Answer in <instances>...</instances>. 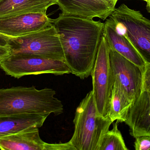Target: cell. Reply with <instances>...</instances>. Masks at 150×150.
<instances>
[{"instance_id":"obj_1","label":"cell","mask_w":150,"mask_h":150,"mask_svg":"<svg viewBox=\"0 0 150 150\" xmlns=\"http://www.w3.org/2000/svg\"><path fill=\"white\" fill-rule=\"evenodd\" d=\"M54 25L70 73L82 80L87 78L95 63L104 23L60 13L54 19Z\"/></svg>"},{"instance_id":"obj_2","label":"cell","mask_w":150,"mask_h":150,"mask_svg":"<svg viewBox=\"0 0 150 150\" xmlns=\"http://www.w3.org/2000/svg\"><path fill=\"white\" fill-rule=\"evenodd\" d=\"M55 94L53 89L38 90L34 86L0 89V116L59 115L63 112V105Z\"/></svg>"},{"instance_id":"obj_3","label":"cell","mask_w":150,"mask_h":150,"mask_svg":"<svg viewBox=\"0 0 150 150\" xmlns=\"http://www.w3.org/2000/svg\"><path fill=\"white\" fill-rule=\"evenodd\" d=\"M74 131L70 142L76 150H99L101 140L112 123L98 112L92 90L82 100L76 109Z\"/></svg>"},{"instance_id":"obj_4","label":"cell","mask_w":150,"mask_h":150,"mask_svg":"<svg viewBox=\"0 0 150 150\" xmlns=\"http://www.w3.org/2000/svg\"><path fill=\"white\" fill-rule=\"evenodd\" d=\"M4 36L10 54L33 55L64 62L62 45L54 25L18 37Z\"/></svg>"},{"instance_id":"obj_5","label":"cell","mask_w":150,"mask_h":150,"mask_svg":"<svg viewBox=\"0 0 150 150\" xmlns=\"http://www.w3.org/2000/svg\"><path fill=\"white\" fill-rule=\"evenodd\" d=\"M119 32L133 45L146 64H150V20L122 4L109 16Z\"/></svg>"},{"instance_id":"obj_6","label":"cell","mask_w":150,"mask_h":150,"mask_svg":"<svg viewBox=\"0 0 150 150\" xmlns=\"http://www.w3.org/2000/svg\"><path fill=\"white\" fill-rule=\"evenodd\" d=\"M91 75L92 91L98 112L104 118L109 117L108 112L114 80L109 62L108 44L103 34Z\"/></svg>"},{"instance_id":"obj_7","label":"cell","mask_w":150,"mask_h":150,"mask_svg":"<svg viewBox=\"0 0 150 150\" xmlns=\"http://www.w3.org/2000/svg\"><path fill=\"white\" fill-rule=\"evenodd\" d=\"M0 68L8 75L19 78L28 75L70 73L64 61L23 54H10L0 60Z\"/></svg>"},{"instance_id":"obj_8","label":"cell","mask_w":150,"mask_h":150,"mask_svg":"<svg viewBox=\"0 0 150 150\" xmlns=\"http://www.w3.org/2000/svg\"><path fill=\"white\" fill-rule=\"evenodd\" d=\"M108 46L109 62L114 80L120 83L134 103L143 91V72L138 66Z\"/></svg>"},{"instance_id":"obj_9","label":"cell","mask_w":150,"mask_h":150,"mask_svg":"<svg viewBox=\"0 0 150 150\" xmlns=\"http://www.w3.org/2000/svg\"><path fill=\"white\" fill-rule=\"evenodd\" d=\"M2 150H76L70 141L49 144L40 137L39 128H33L0 137Z\"/></svg>"},{"instance_id":"obj_10","label":"cell","mask_w":150,"mask_h":150,"mask_svg":"<svg viewBox=\"0 0 150 150\" xmlns=\"http://www.w3.org/2000/svg\"><path fill=\"white\" fill-rule=\"evenodd\" d=\"M54 25V19L45 12H34L0 18V33L18 37L41 31Z\"/></svg>"},{"instance_id":"obj_11","label":"cell","mask_w":150,"mask_h":150,"mask_svg":"<svg viewBox=\"0 0 150 150\" xmlns=\"http://www.w3.org/2000/svg\"><path fill=\"white\" fill-rule=\"evenodd\" d=\"M56 4L62 14L92 19H107L114 10L95 0H59Z\"/></svg>"},{"instance_id":"obj_12","label":"cell","mask_w":150,"mask_h":150,"mask_svg":"<svg viewBox=\"0 0 150 150\" xmlns=\"http://www.w3.org/2000/svg\"><path fill=\"white\" fill-rule=\"evenodd\" d=\"M125 122L129 127L130 134L134 138L150 135V93L142 92L130 107Z\"/></svg>"},{"instance_id":"obj_13","label":"cell","mask_w":150,"mask_h":150,"mask_svg":"<svg viewBox=\"0 0 150 150\" xmlns=\"http://www.w3.org/2000/svg\"><path fill=\"white\" fill-rule=\"evenodd\" d=\"M102 34L109 46L138 66L144 73L146 66L145 62L129 40L118 32L115 23L110 18L104 23Z\"/></svg>"},{"instance_id":"obj_14","label":"cell","mask_w":150,"mask_h":150,"mask_svg":"<svg viewBox=\"0 0 150 150\" xmlns=\"http://www.w3.org/2000/svg\"><path fill=\"white\" fill-rule=\"evenodd\" d=\"M49 115L17 114L0 116V137L33 128H40Z\"/></svg>"},{"instance_id":"obj_15","label":"cell","mask_w":150,"mask_h":150,"mask_svg":"<svg viewBox=\"0 0 150 150\" xmlns=\"http://www.w3.org/2000/svg\"><path fill=\"white\" fill-rule=\"evenodd\" d=\"M54 0H0V18L34 12L46 13Z\"/></svg>"},{"instance_id":"obj_16","label":"cell","mask_w":150,"mask_h":150,"mask_svg":"<svg viewBox=\"0 0 150 150\" xmlns=\"http://www.w3.org/2000/svg\"><path fill=\"white\" fill-rule=\"evenodd\" d=\"M133 103L120 83L114 80L108 112V117L112 122L116 120L125 122Z\"/></svg>"},{"instance_id":"obj_17","label":"cell","mask_w":150,"mask_h":150,"mask_svg":"<svg viewBox=\"0 0 150 150\" xmlns=\"http://www.w3.org/2000/svg\"><path fill=\"white\" fill-rule=\"evenodd\" d=\"M118 121L114 123L101 140L99 150H128L120 131L118 129Z\"/></svg>"},{"instance_id":"obj_18","label":"cell","mask_w":150,"mask_h":150,"mask_svg":"<svg viewBox=\"0 0 150 150\" xmlns=\"http://www.w3.org/2000/svg\"><path fill=\"white\" fill-rule=\"evenodd\" d=\"M134 147L136 150H150V135L139 136L135 138Z\"/></svg>"},{"instance_id":"obj_19","label":"cell","mask_w":150,"mask_h":150,"mask_svg":"<svg viewBox=\"0 0 150 150\" xmlns=\"http://www.w3.org/2000/svg\"><path fill=\"white\" fill-rule=\"evenodd\" d=\"M143 91L150 93V64H146L143 73Z\"/></svg>"},{"instance_id":"obj_20","label":"cell","mask_w":150,"mask_h":150,"mask_svg":"<svg viewBox=\"0 0 150 150\" xmlns=\"http://www.w3.org/2000/svg\"><path fill=\"white\" fill-rule=\"evenodd\" d=\"M97 1L104 4L111 8L112 9H115V6L118 0H95Z\"/></svg>"},{"instance_id":"obj_21","label":"cell","mask_w":150,"mask_h":150,"mask_svg":"<svg viewBox=\"0 0 150 150\" xmlns=\"http://www.w3.org/2000/svg\"><path fill=\"white\" fill-rule=\"evenodd\" d=\"M9 50L6 46H0V60L9 55Z\"/></svg>"},{"instance_id":"obj_22","label":"cell","mask_w":150,"mask_h":150,"mask_svg":"<svg viewBox=\"0 0 150 150\" xmlns=\"http://www.w3.org/2000/svg\"><path fill=\"white\" fill-rule=\"evenodd\" d=\"M7 41L5 39V36L0 33V46H6Z\"/></svg>"},{"instance_id":"obj_23","label":"cell","mask_w":150,"mask_h":150,"mask_svg":"<svg viewBox=\"0 0 150 150\" xmlns=\"http://www.w3.org/2000/svg\"><path fill=\"white\" fill-rule=\"evenodd\" d=\"M147 8L148 9V11L150 13V0H148L147 1Z\"/></svg>"},{"instance_id":"obj_24","label":"cell","mask_w":150,"mask_h":150,"mask_svg":"<svg viewBox=\"0 0 150 150\" xmlns=\"http://www.w3.org/2000/svg\"><path fill=\"white\" fill-rule=\"evenodd\" d=\"M54 1H56V3H57V2H58L59 0H54Z\"/></svg>"},{"instance_id":"obj_25","label":"cell","mask_w":150,"mask_h":150,"mask_svg":"<svg viewBox=\"0 0 150 150\" xmlns=\"http://www.w3.org/2000/svg\"><path fill=\"white\" fill-rule=\"evenodd\" d=\"M143 1H145L147 2V1H148V0H143Z\"/></svg>"}]
</instances>
